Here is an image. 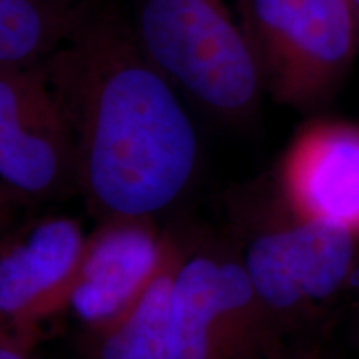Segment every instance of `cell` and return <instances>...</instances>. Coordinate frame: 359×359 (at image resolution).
I'll list each match as a JSON object with an SVG mask.
<instances>
[{
  "instance_id": "6da1fadb",
  "label": "cell",
  "mask_w": 359,
  "mask_h": 359,
  "mask_svg": "<svg viewBox=\"0 0 359 359\" xmlns=\"http://www.w3.org/2000/svg\"><path fill=\"white\" fill-rule=\"evenodd\" d=\"M42 67L72 132L75 183L98 218L155 219L187 195L195 125L114 8L82 0Z\"/></svg>"
},
{
  "instance_id": "7a4b0ae2",
  "label": "cell",
  "mask_w": 359,
  "mask_h": 359,
  "mask_svg": "<svg viewBox=\"0 0 359 359\" xmlns=\"http://www.w3.org/2000/svg\"><path fill=\"white\" fill-rule=\"evenodd\" d=\"M143 55L200 109L230 122L264 92L250 0H142L133 29Z\"/></svg>"
},
{
  "instance_id": "3957f363",
  "label": "cell",
  "mask_w": 359,
  "mask_h": 359,
  "mask_svg": "<svg viewBox=\"0 0 359 359\" xmlns=\"http://www.w3.org/2000/svg\"><path fill=\"white\" fill-rule=\"evenodd\" d=\"M238 250L264 313L283 330L318 316L346 288L359 240L298 217L278 191L243 200Z\"/></svg>"
},
{
  "instance_id": "277c9868",
  "label": "cell",
  "mask_w": 359,
  "mask_h": 359,
  "mask_svg": "<svg viewBox=\"0 0 359 359\" xmlns=\"http://www.w3.org/2000/svg\"><path fill=\"white\" fill-rule=\"evenodd\" d=\"M172 359H278L280 333L238 250L185 245L173 283Z\"/></svg>"
},
{
  "instance_id": "5b68a950",
  "label": "cell",
  "mask_w": 359,
  "mask_h": 359,
  "mask_svg": "<svg viewBox=\"0 0 359 359\" xmlns=\"http://www.w3.org/2000/svg\"><path fill=\"white\" fill-rule=\"evenodd\" d=\"M250 20L276 102L313 109L334 95L359 48L348 0H250Z\"/></svg>"
},
{
  "instance_id": "8992f818",
  "label": "cell",
  "mask_w": 359,
  "mask_h": 359,
  "mask_svg": "<svg viewBox=\"0 0 359 359\" xmlns=\"http://www.w3.org/2000/svg\"><path fill=\"white\" fill-rule=\"evenodd\" d=\"M0 183L22 198L75 183L72 132L42 62L0 65Z\"/></svg>"
},
{
  "instance_id": "52a82bcc",
  "label": "cell",
  "mask_w": 359,
  "mask_h": 359,
  "mask_svg": "<svg viewBox=\"0 0 359 359\" xmlns=\"http://www.w3.org/2000/svg\"><path fill=\"white\" fill-rule=\"evenodd\" d=\"M87 236L77 219H39L0 240V325L35 344L40 325L69 299Z\"/></svg>"
},
{
  "instance_id": "ba28073f",
  "label": "cell",
  "mask_w": 359,
  "mask_h": 359,
  "mask_svg": "<svg viewBox=\"0 0 359 359\" xmlns=\"http://www.w3.org/2000/svg\"><path fill=\"white\" fill-rule=\"evenodd\" d=\"M177 238L154 218H109L87 236L69 308L87 334L115 325L167 263Z\"/></svg>"
},
{
  "instance_id": "9c48e42d",
  "label": "cell",
  "mask_w": 359,
  "mask_h": 359,
  "mask_svg": "<svg viewBox=\"0 0 359 359\" xmlns=\"http://www.w3.org/2000/svg\"><path fill=\"white\" fill-rule=\"evenodd\" d=\"M275 190L291 212L359 240V125L316 118L283 154Z\"/></svg>"
},
{
  "instance_id": "30bf717a",
  "label": "cell",
  "mask_w": 359,
  "mask_h": 359,
  "mask_svg": "<svg viewBox=\"0 0 359 359\" xmlns=\"http://www.w3.org/2000/svg\"><path fill=\"white\" fill-rule=\"evenodd\" d=\"M185 245L177 240L155 280L115 325L88 334L90 359H172L170 318L173 283Z\"/></svg>"
},
{
  "instance_id": "8fae6325",
  "label": "cell",
  "mask_w": 359,
  "mask_h": 359,
  "mask_svg": "<svg viewBox=\"0 0 359 359\" xmlns=\"http://www.w3.org/2000/svg\"><path fill=\"white\" fill-rule=\"evenodd\" d=\"M82 0H0V65H35L69 35Z\"/></svg>"
},
{
  "instance_id": "7c38bea8",
  "label": "cell",
  "mask_w": 359,
  "mask_h": 359,
  "mask_svg": "<svg viewBox=\"0 0 359 359\" xmlns=\"http://www.w3.org/2000/svg\"><path fill=\"white\" fill-rule=\"evenodd\" d=\"M32 348L34 344L0 325V359H34Z\"/></svg>"
},
{
  "instance_id": "4fadbf2b",
  "label": "cell",
  "mask_w": 359,
  "mask_h": 359,
  "mask_svg": "<svg viewBox=\"0 0 359 359\" xmlns=\"http://www.w3.org/2000/svg\"><path fill=\"white\" fill-rule=\"evenodd\" d=\"M19 200H22V198L17 195V193L8 190L6 185H2V183H0V240L6 236L4 228H6V224L8 222V217L12 215L13 205H15Z\"/></svg>"
},
{
  "instance_id": "5bb4252c",
  "label": "cell",
  "mask_w": 359,
  "mask_h": 359,
  "mask_svg": "<svg viewBox=\"0 0 359 359\" xmlns=\"http://www.w3.org/2000/svg\"><path fill=\"white\" fill-rule=\"evenodd\" d=\"M349 7H351L353 12V19H354V25H356V32H358V42H359V0H348Z\"/></svg>"
}]
</instances>
